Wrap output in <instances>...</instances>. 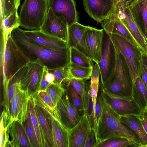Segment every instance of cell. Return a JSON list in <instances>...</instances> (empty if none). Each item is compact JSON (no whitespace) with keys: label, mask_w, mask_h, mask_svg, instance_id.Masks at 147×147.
Segmentation results:
<instances>
[{"label":"cell","mask_w":147,"mask_h":147,"mask_svg":"<svg viewBox=\"0 0 147 147\" xmlns=\"http://www.w3.org/2000/svg\"><path fill=\"white\" fill-rule=\"evenodd\" d=\"M10 35L30 61L38 59L48 69L70 65V48L69 46L59 49L48 48L29 38L23 30L19 27L13 30Z\"/></svg>","instance_id":"6da1fadb"},{"label":"cell","mask_w":147,"mask_h":147,"mask_svg":"<svg viewBox=\"0 0 147 147\" xmlns=\"http://www.w3.org/2000/svg\"><path fill=\"white\" fill-rule=\"evenodd\" d=\"M95 133L97 144L111 138L121 137L127 138L139 147H141L136 134L121 122L120 116L112 109L105 99Z\"/></svg>","instance_id":"7a4b0ae2"},{"label":"cell","mask_w":147,"mask_h":147,"mask_svg":"<svg viewBox=\"0 0 147 147\" xmlns=\"http://www.w3.org/2000/svg\"><path fill=\"white\" fill-rule=\"evenodd\" d=\"M1 49V76L2 79L3 95L6 94L9 81L20 69L30 61L11 36H8Z\"/></svg>","instance_id":"3957f363"},{"label":"cell","mask_w":147,"mask_h":147,"mask_svg":"<svg viewBox=\"0 0 147 147\" xmlns=\"http://www.w3.org/2000/svg\"><path fill=\"white\" fill-rule=\"evenodd\" d=\"M48 9L47 0H24L19 15L20 26L40 30Z\"/></svg>","instance_id":"277c9868"},{"label":"cell","mask_w":147,"mask_h":147,"mask_svg":"<svg viewBox=\"0 0 147 147\" xmlns=\"http://www.w3.org/2000/svg\"><path fill=\"white\" fill-rule=\"evenodd\" d=\"M129 5L125 1L115 0L109 16L117 19L121 22L130 33L140 50L147 55L146 37L134 21Z\"/></svg>","instance_id":"5b68a950"},{"label":"cell","mask_w":147,"mask_h":147,"mask_svg":"<svg viewBox=\"0 0 147 147\" xmlns=\"http://www.w3.org/2000/svg\"><path fill=\"white\" fill-rule=\"evenodd\" d=\"M115 45L123 57L132 84L140 74V62L143 52L121 36L109 34Z\"/></svg>","instance_id":"8992f818"},{"label":"cell","mask_w":147,"mask_h":147,"mask_svg":"<svg viewBox=\"0 0 147 147\" xmlns=\"http://www.w3.org/2000/svg\"><path fill=\"white\" fill-rule=\"evenodd\" d=\"M98 64L100 72V83L102 87H104L113 76L116 64L115 45L110 36L105 32L103 39L101 57Z\"/></svg>","instance_id":"52a82bcc"},{"label":"cell","mask_w":147,"mask_h":147,"mask_svg":"<svg viewBox=\"0 0 147 147\" xmlns=\"http://www.w3.org/2000/svg\"><path fill=\"white\" fill-rule=\"evenodd\" d=\"M106 102L119 116H139L144 113L132 96H121L112 94L102 89L100 83Z\"/></svg>","instance_id":"ba28073f"},{"label":"cell","mask_w":147,"mask_h":147,"mask_svg":"<svg viewBox=\"0 0 147 147\" xmlns=\"http://www.w3.org/2000/svg\"><path fill=\"white\" fill-rule=\"evenodd\" d=\"M45 66L38 59L30 61L26 71L20 81L21 88L30 97L39 90Z\"/></svg>","instance_id":"9c48e42d"},{"label":"cell","mask_w":147,"mask_h":147,"mask_svg":"<svg viewBox=\"0 0 147 147\" xmlns=\"http://www.w3.org/2000/svg\"><path fill=\"white\" fill-rule=\"evenodd\" d=\"M68 26L63 16L55 14L49 8L40 30L43 33L66 42L68 39Z\"/></svg>","instance_id":"30bf717a"},{"label":"cell","mask_w":147,"mask_h":147,"mask_svg":"<svg viewBox=\"0 0 147 147\" xmlns=\"http://www.w3.org/2000/svg\"><path fill=\"white\" fill-rule=\"evenodd\" d=\"M56 107L60 120L67 130L75 126L84 114L79 111L71 102L66 90Z\"/></svg>","instance_id":"8fae6325"},{"label":"cell","mask_w":147,"mask_h":147,"mask_svg":"<svg viewBox=\"0 0 147 147\" xmlns=\"http://www.w3.org/2000/svg\"><path fill=\"white\" fill-rule=\"evenodd\" d=\"M115 0H83L84 9L89 16L101 23L111 14Z\"/></svg>","instance_id":"7c38bea8"},{"label":"cell","mask_w":147,"mask_h":147,"mask_svg":"<svg viewBox=\"0 0 147 147\" xmlns=\"http://www.w3.org/2000/svg\"><path fill=\"white\" fill-rule=\"evenodd\" d=\"M48 9L51 8L55 15L63 16L68 27L78 22V13L75 0H47Z\"/></svg>","instance_id":"4fadbf2b"},{"label":"cell","mask_w":147,"mask_h":147,"mask_svg":"<svg viewBox=\"0 0 147 147\" xmlns=\"http://www.w3.org/2000/svg\"><path fill=\"white\" fill-rule=\"evenodd\" d=\"M92 129L88 116L84 114L79 122L68 130L69 147H84L86 138Z\"/></svg>","instance_id":"5bb4252c"},{"label":"cell","mask_w":147,"mask_h":147,"mask_svg":"<svg viewBox=\"0 0 147 147\" xmlns=\"http://www.w3.org/2000/svg\"><path fill=\"white\" fill-rule=\"evenodd\" d=\"M104 34L103 29L87 26L85 35L88 48L92 61L98 64L101 57Z\"/></svg>","instance_id":"9a60e30c"},{"label":"cell","mask_w":147,"mask_h":147,"mask_svg":"<svg viewBox=\"0 0 147 147\" xmlns=\"http://www.w3.org/2000/svg\"><path fill=\"white\" fill-rule=\"evenodd\" d=\"M30 97L21 87L18 89L11 105L10 117L12 122L18 121L23 123L26 115L28 101Z\"/></svg>","instance_id":"2e32d148"},{"label":"cell","mask_w":147,"mask_h":147,"mask_svg":"<svg viewBox=\"0 0 147 147\" xmlns=\"http://www.w3.org/2000/svg\"><path fill=\"white\" fill-rule=\"evenodd\" d=\"M87 26L78 22L68 27V43L70 48H75L92 58L87 46L85 35Z\"/></svg>","instance_id":"e0dca14e"},{"label":"cell","mask_w":147,"mask_h":147,"mask_svg":"<svg viewBox=\"0 0 147 147\" xmlns=\"http://www.w3.org/2000/svg\"><path fill=\"white\" fill-rule=\"evenodd\" d=\"M42 109L50 125L55 147H69L68 130L63 125L59 118L55 116L56 114Z\"/></svg>","instance_id":"ac0fdd59"},{"label":"cell","mask_w":147,"mask_h":147,"mask_svg":"<svg viewBox=\"0 0 147 147\" xmlns=\"http://www.w3.org/2000/svg\"><path fill=\"white\" fill-rule=\"evenodd\" d=\"M114 45L116 52V64L113 76L120 82L124 96H132L131 81L127 75L124 59L115 44Z\"/></svg>","instance_id":"d6986e66"},{"label":"cell","mask_w":147,"mask_h":147,"mask_svg":"<svg viewBox=\"0 0 147 147\" xmlns=\"http://www.w3.org/2000/svg\"><path fill=\"white\" fill-rule=\"evenodd\" d=\"M25 35L29 38L41 45L52 49L65 48L68 42L47 35L40 30H24Z\"/></svg>","instance_id":"ffe728a7"},{"label":"cell","mask_w":147,"mask_h":147,"mask_svg":"<svg viewBox=\"0 0 147 147\" xmlns=\"http://www.w3.org/2000/svg\"><path fill=\"white\" fill-rule=\"evenodd\" d=\"M101 26L107 34L119 35L139 49L130 33L119 20L109 17L101 22Z\"/></svg>","instance_id":"44dd1931"},{"label":"cell","mask_w":147,"mask_h":147,"mask_svg":"<svg viewBox=\"0 0 147 147\" xmlns=\"http://www.w3.org/2000/svg\"><path fill=\"white\" fill-rule=\"evenodd\" d=\"M129 6L134 21L146 37L147 6L146 0H133Z\"/></svg>","instance_id":"7402d4cb"},{"label":"cell","mask_w":147,"mask_h":147,"mask_svg":"<svg viewBox=\"0 0 147 147\" xmlns=\"http://www.w3.org/2000/svg\"><path fill=\"white\" fill-rule=\"evenodd\" d=\"M9 132L11 138L9 147H32L23 125L19 121L12 122Z\"/></svg>","instance_id":"603a6c76"},{"label":"cell","mask_w":147,"mask_h":147,"mask_svg":"<svg viewBox=\"0 0 147 147\" xmlns=\"http://www.w3.org/2000/svg\"><path fill=\"white\" fill-rule=\"evenodd\" d=\"M27 69V65L18 71L9 81L7 94L3 100V111L10 117V109L12 99L18 89L21 87L20 81Z\"/></svg>","instance_id":"cb8c5ba5"},{"label":"cell","mask_w":147,"mask_h":147,"mask_svg":"<svg viewBox=\"0 0 147 147\" xmlns=\"http://www.w3.org/2000/svg\"><path fill=\"white\" fill-rule=\"evenodd\" d=\"M120 120L136 134L140 141L141 147H147V134L138 117L120 116Z\"/></svg>","instance_id":"d4e9b609"},{"label":"cell","mask_w":147,"mask_h":147,"mask_svg":"<svg viewBox=\"0 0 147 147\" xmlns=\"http://www.w3.org/2000/svg\"><path fill=\"white\" fill-rule=\"evenodd\" d=\"M132 96L134 98L144 113L147 111V89L140 76L132 84Z\"/></svg>","instance_id":"484cf974"},{"label":"cell","mask_w":147,"mask_h":147,"mask_svg":"<svg viewBox=\"0 0 147 147\" xmlns=\"http://www.w3.org/2000/svg\"><path fill=\"white\" fill-rule=\"evenodd\" d=\"M35 107L44 138L49 147H55L50 125L42 109L35 104Z\"/></svg>","instance_id":"4316f807"},{"label":"cell","mask_w":147,"mask_h":147,"mask_svg":"<svg viewBox=\"0 0 147 147\" xmlns=\"http://www.w3.org/2000/svg\"><path fill=\"white\" fill-rule=\"evenodd\" d=\"M35 103L31 97L28 103V110L29 113L31 120L34 129L39 147H48L43 137L39 122L36 115Z\"/></svg>","instance_id":"83f0119b"},{"label":"cell","mask_w":147,"mask_h":147,"mask_svg":"<svg viewBox=\"0 0 147 147\" xmlns=\"http://www.w3.org/2000/svg\"><path fill=\"white\" fill-rule=\"evenodd\" d=\"M19 26V15L16 11L1 20V34L7 37L13 30Z\"/></svg>","instance_id":"f1b7e54d"},{"label":"cell","mask_w":147,"mask_h":147,"mask_svg":"<svg viewBox=\"0 0 147 147\" xmlns=\"http://www.w3.org/2000/svg\"><path fill=\"white\" fill-rule=\"evenodd\" d=\"M70 63L87 67H91L93 64L92 60L77 49L70 48Z\"/></svg>","instance_id":"f546056e"},{"label":"cell","mask_w":147,"mask_h":147,"mask_svg":"<svg viewBox=\"0 0 147 147\" xmlns=\"http://www.w3.org/2000/svg\"><path fill=\"white\" fill-rule=\"evenodd\" d=\"M136 147L137 145L128 138L121 137L110 138L97 144L95 147Z\"/></svg>","instance_id":"4dcf8cb0"},{"label":"cell","mask_w":147,"mask_h":147,"mask_svg":"<svg viewBox=\"0 0 147 147\" xmlns=\"http://www.w3.org/2000/svg\"><path fill=\"white\" fill-rule=\"evenodd\" d=\"M61 85L65 89L69 98L73 105L79 111L84 114L83 100L80 95L65 80L63 82Z\"/></svg>","instance_id":"1f68e13d"},{"label":"cell","mask_w":147,"mask_h":147,"mask_svg":"<svg viewBox=\"0 0 147 147\" xmlns=\"http://www.w3.org/2000/svg\"><path fill=\"white\" fill-rule=\"evenodd\" d=\"M12 122L8 116L5 113H2L0 123V147H9V128Z\"/></svg>","instance_id":"d6a6232c"},{"label":"cell","mask_w":147,"mask_h":147,"mask_svg":"<svg viewBox=\"0 0 147 147\" xmlns=\"http://www.w3.org/2000/svg\"><path fill=\"white\" fill-rule=\"evenodd\" d=\"M21 0H0V19L17 11Z\"/></svg>","instance_id":"836d02e7"},{"label":"cell","mask_w":147,"mask_h":147,"mask_svg":"<svg viewBox=\"0 0 147 147\" xmlns=\"http://www.w3.org/2000/svg\"><path fill=\"white\" fill-rule=\"evenodd\" d=\"M92 68V67H87L70 63L69 70L72 78L88 80L90 78Z\"/></svg>","instance_id":"e575fe53"},{"label":"cell","mask_w":147,"mask_h":147,"mask_svg":"<svg viewBox=\"0 0 147 147\" xmlns=\"http://www.w3.org/2000/svg\"><path fill=\"white\" fill-rule=\"evenodd\" d=\"M22 124L32 147H39L35 131L32 123L28 110L26 118Z\"/></svg>","instance_id":"d590c367"},{"label":"cell","mask_w":147,"mask_h":147,"mask_svg":"<svg viewBox=\"0 0 147 147\" xmlns=\"http://www.w3.org/2000/svg\"><path fill=\"white\" fill-rule=\"evenodd\" d=\"M65 90L61 84L53 83L50 84L46 90L57 107Z\"/></svg>","instance_id":"8d00e7d4"},{"label":"cell","mask_w":147,"mask_h":147,"mask_svg":"<svg viewBox=\"0 0 147 147\" xmlns=\"http://www.w3.org/2000/svg\"><path fill=\"white\" fill-rule=\"evenodd\" d=\"M85 80L74 78L65 80L80 95L82 98L83 104L86 100L88 90H87Z\"/></svg>","instance_id":"74e56055"},{"label":"cell","mask_w":147,"mask_h":147,"mask_svg":"<svg viewBox=\"0 0 147 147\" xmlns=\"http://www.w3.org/2000/svg\"><path fill=\"white\" fill-rule=\"evenodd\" d=\"M69 66L65 67L48 69V72L52 73L55 76V80L53 83L61 84L64 80L72 78L69 70Z\"/></svg>","instance_id":"f35d334b"},{"label":"cell","mask_w":147,"mask_h":147,"mask_svg":"<svg viewBox=\"0 0 147 147\" xmlns=\"http://www.w3.org/2000/svg\"><path fill=\"white\" fill-rule=\"evenodd\" d=\"M102 88L108 92L114 95L124 96L121 85L119 81L113 76L108 83Z\"/></svg>","instance_id":"ab89813d"},{"label":"cell","mask_w":147,"mask_h":147,"mask_svg":"<svg viewBox=\"0 0 147 147\" xmlns=\"http://www.w3.org/2000/svg\"><path fill=\"white\" fill-rule=\"evenodd\" d=\"M100 87L101 91L100 93V92L98 90L94 110L95 121V128L94 131L95 133L97 123L101 114L103 106L105 100V98L100 86Z\"/></svg>","instance_id":"60d3db41"},{"label":"cell","mask_w":147,"mask_h":147,"mask_svg":"<svg viewBox=\"0 0 147 147\" xmlns=\"http://www.w3.org/2000/svg\"><path fill=\"white\" fill-rule=\"evenodd\" d=\"M140 65V76L147 89V55L143 53H142Z\"/></svg>","instance_id":"b9f144b4"},{"label":"cell","mask_w":147,"mask_h":147,"mask_svg":"<svg viewBox=\"0 0 147 147\" xmlns=\"http://www.w3.org/2000/svg\"><path fill=\"white\" fill-rule=\"evenodd\" d=\"M97 144L96 134L92 129L86 138L84 147H95Z\"/></svg>","instance_id":"7bdbcfd3"},{"label":"cell","mask_w":147,"mask_h":147,"mask_svg":"<svg viewBox=\"0 0 147 147\" xmlns=\"http://www.w3.org/2000/svg\"><path fill=\"white\" fill-rule=\"evenodd\" d=\"M47 69V67L45 66L44 71L41 81L39 90H46L48 86L51 84L47 82L45 78V74Z\"/></svg>","instance_id":"ee69618b"},{"label":"cell","mask_w":147,"mask_h":147,"mask_svg":"<svg viewBox=\"0 0 147 147\" xmlns=\"http://www.w3.org/2000/svg\"><path fill=\"white\" fill-rule=\"evenodd\" d=\"M144 129L147 134V115L144 113L140 116H138Z\"/></svg>","instance_id":"f6af8a7d"},{"label":"cell","mask_w":147,"mask_h":147,"mask_svg":"<svg viewBox=\"0 0 147 147\" xmlns=\"http://www.w3.org/2000/svg\"><path fill=\"white\" fill-rule=\"evenodd\" d=\"M45 78L46 81L51 84L53 83L55 80L54 75L51 73L49 72L48 69H47L45 73Z\"/></svg>","instance_id":"bcb514c9"},{"label":"cell","mask_w":147,"mask_h":147,"mask_svg":"<svg viewBox=\"0 0 147 147\" xmlns=\"http://www.w3.org/2000/svg\"><path fill=\"white\" fill-rule=\"evenodd\" d=\"M118 1H123L125 2L128 4H129L133 0H117Z\"/></svg>","instance_id":"7dc6e473"},{"label":"cell","mask_w":147,"mask_h":147,"mask_svg":"<svg viewBox=\"0 0 147 147\" xmlns=\"http://www.w3.org/2000/svg\"><path fill=\"white\" fill-rule=\"evenodd\" d=\"M144 113H145L147 115V111L145 112Z\"/></svg>","instance_id":"c3c4849f"},{"label":"cell","mask_w":147,"mask_h":147,"mask_svg":"<svg viewBox=\"0 0 147 147\" xmlns=\"http://www.w3.org/2000/svg\"><path fill=\"white\" fill-rule=\"evenodd\" d=\"M146 2L147 6V0H146Z\"/></svg>","instance_id":"681fc988"},{"label":"cell","mask_w":147,"mask_h":147,"mask_svg":"<svg viewBox=\"0 0 147 147\" xmlns=\"http://www.w3.org/2000/svg\"><path fill=\"white\" fill-rule=\"evenodd\" d=\"M146 41L147 42V36H146Z\"/></svg>","instance_id":"f907efd6"},{"label":"cell","mask_w":147,"mask_h":147,"mask_svg":"<svg viewBox=\"0 0 147 147\" xmlns=\"http://www.w3.org/2000/svg\"></svg>","instance_id":"816d5d0a"}]
</instances>
